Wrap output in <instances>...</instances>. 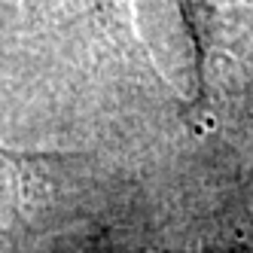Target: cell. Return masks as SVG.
I'll list each match as a JSON object with an SVG mask.
<instances>
[{
	"instance_id": "1",
	"label": "cell",
	"mask_w": 253,
	"mask_h": 253,
	"mask_svg": "<svg viewBox=\"0 0 253 253\" xmlns=\"http://www.w3.org/2000/svg\"><path fill=\"white\" fill-rule=\"evenodd\" d=\"M61 174V156L0 147V253H22L40 232Z\"/></svg>"
},
{
	"instance_id": "2",
	"label": "cell",
	"mask_w": 253,
	"mask_h": 253,
	"mask_svg": "<svg viewBox=\"0 0 253 253\" xmlns=\"http://www.w3.org/2000/svg\"><path fill=\"white\" fill-rule=\"evenodd\" d=\"M186 19L198 49L205 95L238 80L253 49V0H186Z\"/></svg>"
}]
</instances>
